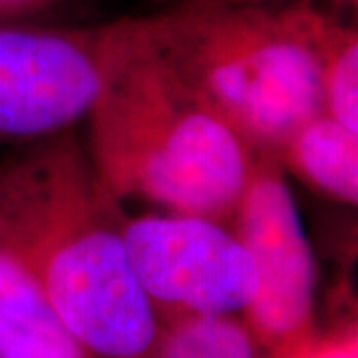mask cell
Wrapping results in <instances>:
<instances>
[{"label": "cell", "instance_id": "cell-1", "mask_svg": "<svg viewBox=\"0 0 358 358\" xmlns=\"http://www.w3.org/2000/svg\"><path fill=\"white\" fill-rule=\"evenodd\" d=\"M124 219L74 129L0 164V231L92 358H150L164 327L129 263Z\"/></svg>", "mask_w": 358, "mask_h": 358}, {"label": "cell", "instance_id": "cell-2", "mask_svg": "<svg viewBox=\"0 0 358 358\" xmlns=\"http://www.w3.org/2000/svg\"><path fill=\"white\" fill-rule=\"evenodd\" d=\"M143 20L140 48L86 117L90 162L120 203L229 223L259 154L155 56Z\"/></svg>", "mask_w": 358, "mask_h": 358}, {"label": "cell", "instance_id": "cell-3", "mask_svg": "<svg viewBox=\"0 0 358 358\" xmlns=\"http://www.w3.org/2000/svg\"><path fill=\"white\" fill-rule=\"evenodd\" d=\"M322 4H178L148 18L150 48L257 154L277 155L322 110Z\"/></svg>", "mask_w": 358, "mask_h": 358}, {"label": "cell", "instance_id": "cell-4", "mask_svg": "<svg viewBox=\"0 0 358 358\" xmlns=\"http://www.w3.org/2000/svg\"><path fill=\"white\" fill-rule=\"evenodd\" d=\"M143 30V16L88 28L0 24V150L84 122L140 48Z\"/></svg>", "mask_w": 358, "mask_h": 358}, {"label": "cell", "instance_id": "cell-5", "mask_svg": "<svg viewBox=\"0 0 358 358\" xmlns=\"http://www.w3.org/2000/svg\"><path fill=\"white\" fill-rule=\"evenodd\" d=\"M129 263L162 324L185 317L241 319L255 265L229 223L185 213L124 219Z\"/></svg>", "mask_w": 358, "mask_h": 358}, {"label": "cell", "instance_id": "cell-6", "mask_svg": "<svg viewBox=\"0 0 358 358\" xmlns=\"http://www.w3.org/2000/svg\"><path fill=\"white\" fill-rule=\"evenodd\" d=\"M231 229L255 265L257 293L243 324L261 352L271 357L315 329L319 271L303 219L273 155H257Z\"/></svg>", "mask_w": 358, "mask_h": 358}, {"label": "cell", "instance_id": "cell-7", "mask_svg": "<svg viewBox=\"0 0 358 358\" xmlns=\"http://www.w3.org/2000/svg\"><path fill=\"white\" fill-rule=\"evenodd\" d=\"M0 358H92L0 231Z\"/></svg>", "mask_w": 358, "mask_h": 358}, {"label": "cell", "instance_id": "cell-8", "mask_svg": "<svg viewBox=\"0 0 358 358\" xmlns=\"http://www.w3.org/2000/svg\"><path fill=\"white\" fill-rule=\"evenodd\" d=\"M275 159L285 173L336 203H358V134L320 112L281 145Z\"/></svg>", "mask_w": 358, "mask_h": 358}, {"label": "cell", "instance_id": "cell-9", "mask_svg": "<svg viewBox=\"0 0 358 358\" xmlns=\"http://www.w3.org/2000/svg\"><path fill=\"white\" fill-rule=\"evenodd\" d=\"M346 14L324 8L320 16L322 110L358 134V32Z\"/></svg>", "mask_w": 358, "mask_h": 358}, {"label": "cell", "instance_id": "cell-10", "mask_svg": "<svg viewBox=\"0 0 358 358\" xmlns=\"http://www.w3.org/2000/svg\"><path fill=\"white\" fill-rule=\"evenodd\" d=\"M150 358H261L237 317H185L167 320Z\"/></svg>", "mask_w": 358, "mask_h": 358}, {"label": "cell", "instance_id": "cell-11", "mask_svg": "<svg viewBox=\"0 0 358 358\" xmlns=\"http://www.w3.org/2000/svg\"><path fill=\"white\" fill-rule=\"evenodd\" d=\"M268 358H358L357 320H346L327 331L315 327L310 333L282 346Z\"/></svg>", "mask_w": 358, "mask_h": 358}, {"label": "cell", "instance_id": "cell-12", "mask_svg": "<svg viewBox=\"0 0 358 358\" xmlns=\"http://www.w3.org/2000/svg\"><path fill=\"white\" fill-rule=\"evenodd\" d=\"M169 6L178 4H223V6H291V4H322L334 10L350 13L357 8L358 0H167Z\"/></svg>", "mask_w": 358, "mask_h": 358}, {"label": "cell", "instance_id": "cell-13", "mask_svg": "<svg viewBox=\"0 0 358 358\" xmlns=\"http://www.w3.org/2000/svg\"><path fill=\"white\" fill-rule=\"evenodd\" d=\"M46 0H0V14H13L18 10L32 8L36 4H42Z\"/></svg>", "mask_w": 358, "mask_h": 358}]
</instances>
